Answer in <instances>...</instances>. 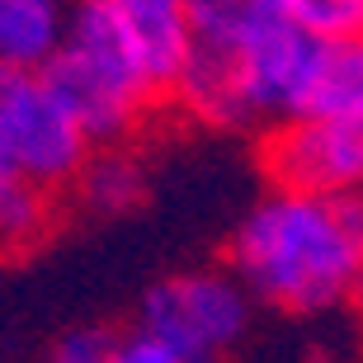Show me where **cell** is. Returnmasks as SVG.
I'll use <instances>...</instances> for the list:
<instances>
[{
	"instance_id": "2",
	"label": "cell",
	"mask_w": 363,
	"mask_h": 363,
	"mask_svg": "<svg viewBox=\"0 0 363 363\" xmlns=\"http://www.w3.org/2000/svg\"><path fill=\"white\" fill-rule=\"evenodd\" d=\"M43 81L71 108V118L81 123L90 147H104V142L133 133L142 108L156 99L108 0H81L71 10V33L62 52L43 67Z\"/></svg>"
},
{
	"instance_id": "4",
	"label": "cell",
	"mask_w": 363,
	"mask_h": 363,
	"mask_svg": "<svg viewBox=\"0 0 363 363\" xmlns=\"http://www.w3.org/2000/svg\"><path fill=\"white\" fill-rule=\"evenodd\" d=\"M250 288L231 274H175L142 297V330L189 363H217L250 325Z\"/></svg>"
},
{
	"instance_id": "10",
	"label": "cell",
	"mask_w": 363,
	"mask_h": 363,
	"mask_svg": "<svg viewBox=\"0 0 363 363\" xmlns=\"http://www.w3.org/2000/svg\"><path fill=\"white\" fill-rule=\"evenodd\" d=\"M279 5L302 33H311L321 43L363 38V0H279Z\"/></svg>"
},
{
	"instance_id": "3",
	"label": "cell",
	"mask_w": 363,
	"mask_h": 363,
	"mask_svg": "<svg viewBox=\"0 0 363 363\" xmlns=\"http://www.w3.org/2000/svg\"><path fill=\"white\" fill-rule=\"evenodd\" d=\"M0 142L14 170L43 189L81 179L90 161V137L81 123L52 94L43 71L24 67H0Z\"/></svg>"
},
{
	"instance_id": "12",
	"label": "cell",
	"mask_w": 363,
	"mask_h": 363,
	"mask_svg": "<svg viewBox=\"0 0 363 363\" xmlns=\"http://www.w3.org/2000/svg\"><path fill=\"white\" fill-rule=\"evenodd\" d=\"M108 363H189V359L179 350H170L161 335H151V330H142V325H137L133 335L113 340Z\"/></svg>"
},
{
	"instance_id": "11",
	"label": "cell",
	"mask_w": 363,
	"mask_h": 363,
	"mask_svg": "<svg viewBox=\"0 0 363 363\" xmlns=\"http://www.w3.org/2000/svg\"><path fill=\"white\" fill-rule=\"evenodd\" d=\"M142 194L137 165L128 156H90L81 170V199L90 203L94 213H123L133 208Z\"/></svg>"
},
{
	"instance_id": "13",
	"label": "cell",
	"mask_w": 363,
	"mask_h": 363,
	"mask_svg": "<svg viewBox=\"0 0 363 363\" xmlns=\"http://www.w3.org/2000/svg\"><path fill=\"white\" fill-rule=\"evenodd\" d=\"M108 350H113V340L99 330H71L52 350V363H108Z\"/></svg>"
},
{
	"instance_id": "7",
	"label": "cell",
	"mask_w": 363,
	"mask_h": 363,
	"mask_svg": "<svg viewBox=\"0 0 363 363\" xmlns=\"http://www.w3.org/2000/svg\"><path fill=\"white\" fill-rule=\"evenodd\" d=\"M71 33L67 0H0V67L43 71Z\"/></svg>"
},
{
	"instance_id": "9",
	"label": "cell",
	"mask_w": 363,
	"mask_h": 363,
	"mask_svg": "<svg viewBox=\"0 0 363 363\" xmlns=\"http://www.w3.org/2000/svg\"><path fill=\"white\" fill-rule=\"evenodd\" d=\"M307 113H335V118H363V38L330 43L311 90Z\"/></svg>"
},
{
	"instance_id": "1",
	"label": "cell",
	"mask_w": 363,
	"mask_h": 363,
	"mask_svg": "<svg viewBox=\"0 0 363 363\" xmlns=\"http://www.w3.org/2000/svg\"><path fill=\"white\" fill-rule=\"evenodd\" d=\"M231 274L283 311H330L363 288V203L274 189L231 236Z\"/></svg>"
},
{
	"instance_id": "5",
	"label": "cell",
	"mask_w": 363,
	"mask_h": 363,
	"mask_svg": "<svg viewBox=\"0 0 363 363\" xmlns=\"http://www.w3.org/2000/svg\"><path fill=\"white\" fill-rule=\"evenodd\" d=\"M264 170L274 189H302V194H363V118L335 113H302L283 118L264 137Z\"/></svg>"
},
{
	"instance_id": "6",
	"label": "cell",
	"mask_w": 363,
	"mask_h": 363,
	"mask_svg": "<svg viewBox=\"0 0 363 363\" xmlns=\"http://www.w3.org/2000/svg\"><path fill=\"white\" fill-rule=\"evenodd\" d=\"M123 38L133 48L137 67L147 76L151 94H175L179 76L194 52V10L189 0H108Z\"/></svg>"
},
{
	"instance_id": "8",
	"label": "cell",
	"mask_w": 363,
	"mask_h": 363,
	"mask_svg": "<svg viewBox=\"0 0 363 363\" xmlns=\"http://www.w3.org/2000/svg\"><path fill=\"white\" fill-rule=\"evenodd\" d=\"M52 227V199L33 179L14 175L0 189V255H24Z\"/></svg>"
}]
</instances>
